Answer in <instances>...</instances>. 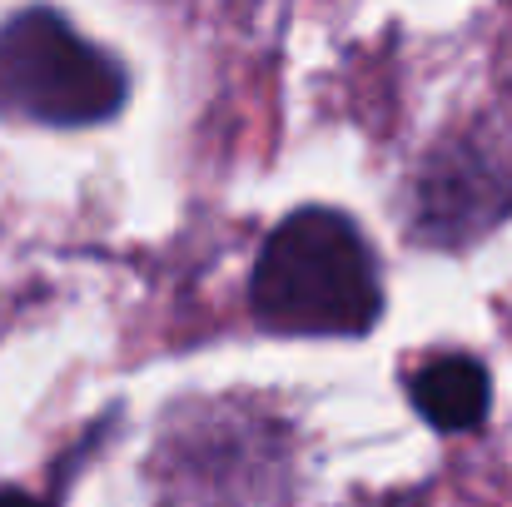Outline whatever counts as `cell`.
Returning a JSON list of instances; mask_svg holds the SVG:
<instances>
[{
	"mask_svg": "<svg viewBox=\"0 0 512 507\" xmlns=\"http://www.w3.org/2000/svg\"><path fill=\"white\" fill-rule=\"evenodd\" d=\"M254 314L279 334H363L378 309V269L353 229L334 209L289 214L254 264Z\"/></svg>",
	"mask_w": 512,
	"mask_h": 507,
	"instance_id": "6da1fadb",
	"label": "cell"
},
{
	"mask_svg": "<svg viewBox=\"0 0 512 507\" xmlns=\"http://www.w3.org/2000/svg\"><path fill=\"white\" fill-rule=\"evenodd\" d=\"M0 105L40 125H100L125 105V70L55 10H20L0 30Z\"/></svg>",
	"mask_w": 512,
	"mask_h": 507,
	"instance_id": "7a4b0ae2",
	"label": "cell"
},
{
	"mask_svg": "<svg viewBox=\"0 0 512 507\" xmlns=\"http://www.w3.org/2000/svg\"><path fill=\"white\" fill-rule=\"evenodd\" d=\"M512 209V179L483 150H448L418 184V229L438 244L488 234Z\"/></svg>",
	"mask_w": 512,
	"mask_h": 507,
	"instance_id": "3957f363",
	"label": "cell"
},
{
	"mask_svg": "<svg viewBox=\"0 0 512 507\" xmlns=\"http://www.w3.org/2000/svg\"><path fill=\"white\" fill-rule=\"evenodd\" d=\"M488 403H493V383L473 358H438L413 378V408L443 433L478 428L488 418Z\"/></svg>",
	"mask_w": 512,
	"mask_h": 507,
	"instance_id": "277c9868",
	"label": "cell"
}]
</instances>
